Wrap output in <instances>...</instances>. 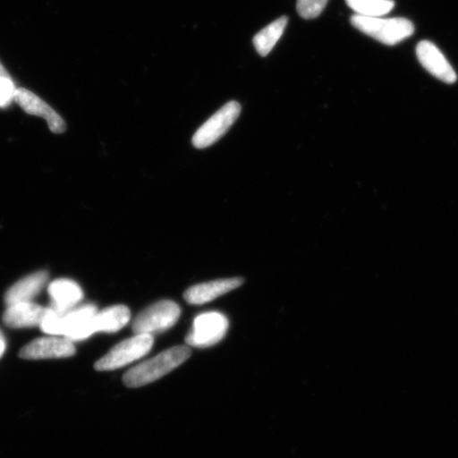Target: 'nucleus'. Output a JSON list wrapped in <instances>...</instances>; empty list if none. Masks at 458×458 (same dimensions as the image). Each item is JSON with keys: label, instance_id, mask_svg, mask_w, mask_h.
<instances>
[{"label": "nucleus", "instance_id": "nucleus-1", "mask_svg": "<svg viewBox=\"0 0 458 458\" xmlns=\"http://www.w3.org/2000/svg\"><path fill=\"white\" fill-rule=\"evenodd\" d=\"M191 348L187 346H175L167 349V351L157 354V357L131 369L123 377L124 385L128 387L150 385L179 368L191 357Z\"/></svg>", "mask_w": 458, "mask_h": 458}, {"label": "nucleus", "instance_id": "nucleus-2", "mask_svg": "<svg viewBox=\"0 0 458 458\" xmlns=\"http://www.w3.org/2000/svg\"><path fill=\"white\" fill-rule=\"evenodd\" d=\"M352 24L358 30L382 44L393 46L413 36V22L406 19H382V17H368L353 15Z\"/></svg>", "mask_w": 458, "mask_h": 458}, {"label": "nucleus", "instance_id": "nucleus-3", "mask_svg": "<svg viewBox=\"0 0 458 458\" xmlns=\"http://www.w3.org/2000/svg\"><path fill=\"white\" fill-rule=\"evenodd\" d=\"M153 343V336L150 335H135L131 339L117 344L96 363L95 369L99 371L122 369L145 357L150 352Z\"/></svg>", "mask_w": 458, "mask_h": 458}, {"label": "nucleus", "instance_id": "nucleus-4", "mask_svg": "<svg viewBox=\"0 0 458 458\" xmlns=\"http://www.w3.org/2000/svg\"><path fill=\"white\" fill-rule=\"evenodd\" d=\"M181 317V308L172 301H160L141 311L134 320L135 335L159 334L174 327Z\"/></svg>", "mask_w": 458, "mask_h": 458}, {"label": "nucleus", "instance_id": "nucleus-5", "mask_svg": "<svg viewBox=\"0 0 458 458\" xmlns=\"http://www.w3.org/2000/svg\"><path fill=\"white\" fill-rule=\"evenodd\" d=\"M240 114H242V106L238 102L226 103L196 131L192 139V145L198 148L213 146L233 127Z\"/></svg>", "mask_w": 458, "mask_h": 458}, {"label": "nucleus", "instance_id": "nucleus-6", "mask_svg": "<svg viewBox=\"0 0 458 458\" xmlns=\"http://www.w3.org/2000/svg\"><path fill=\"white\" fill-rule=\"evenodd\" d=\"M228 326V319L222 313L199 314L194 319L192 328L186 336V343L189 346L199 348L214 346L225 339Z\"/></svg>", "mask_w": 458, "mask_h": 458}, {"label": "nucleus", "instance_id": "nucleus-7", "mask_svg": "<svg viewBox=\"0 0 458 458\" xmlns=\"http://www.w3.org/2000/svg\"><path fill=\"white\" fill-rule=\"evenodd\" d=\"M76 347L67 337H42L28 344L21 349L20 356L27 360L60 359L73 356Z\"/></svg>", "mask_w": 458, "mask_h": 458}, {"label": "nucleus", "instance_id": "nucleus-8", "mask_svg": "<svg viewBox=\"0 0 458 458\" xmlns=\"http://www.w3.org/2000/svg\"><path fill=\"white\" fill-rule=\"evenodd\" d=\"M14 101L27 114L44 118L53 133L61 134L66 131V123L60 114L32 91L21 88L16 89Z\"/></svg>", "mask_w": 458, "mask_h": 458}, {"label": "nucleus", "instance_id": "nucleus-9", "mask_svg": "<svg viewBox=\"0 0 458 458\" xmlns=\"http://www.w3.org/2000/svg\"><path fill=\"white\" fill-rule=\"evenodd\" d=\"M416 54L420 64L433 74L435 78L445 83H455L457 80L454 67L442 54L437 45L428 41H422L417 46Z\"/></svg>", "mask_w": 458, "mask_h": 458}, {"label": "nucleus", "instance_id": "nucleus-10", "mask_svg": "<svg viewBox=\"0 0 458 458\" xmlns=\"http://www.w3.org/2000/svg\"><path fill=\"white\" fill-rule=\"evenodd\" d=\"M244 284L240 277L217 279L215 282L204 283L191 286L184 294L185 301L191 305H204L222 295L239 288Z\"/></svg>", "mask_w": 458, "mask_h": 458}, {"label": "nucleus", "instance_id": "nucleus-11", "mask_svg": "<svg viewBox=\"0 0 458 458\" xmlns=\"http://www.w3.org/2000/svg\"><path fill=\"white\" fill-rule=\"evenodd\" d=\"M48 292L53 299L50 308L61 317L72 310L83 299L81 288L71 279L55 280L49 284Z\"/></svg>", "mask_w": 458, "mask_h": 458}, {"label": "nucleus", "instance_id": "nucleus-12", "mask_svg": "<svg viewBox=\"0 0 458 458\" xmlns=\"http://www.w3.org/2000/svg\"><path fill=\"white\" fill-rule=\"evenodd\" d=\"M47 308L32 301L8 306L4 313V323L10 328H28L41 326Z\"/></svg>", "mask_w": 458, "mask_h": 458}, {"label": "nucleus", "instance_id": "nucleus-13", "mask_svg": "<svg viewBox=\"0 0 458 458\" xmlns=\"http://www.w3.org/2000/svg\"><path fill=\"white\" fill-rule=\"evenodd\" d=\"M131 318V312L128 307L123 305L113 306L97 312L88 325L89 337L96 332H117L128 325Z\"/></svg>", "mask_w": 458, "mask_h": 458}, {"label": "nucleus", "instance_id": "nucleus-14", "mask_svg": "<svg viewBox=\"0 0 458 458\" xmlns=\"http://www.w3.org/2000/svg\"><path fill=\"white\" fill-rule=\"evenodd\" d=\"M48 280V273L45 271L29 275L11 286L4 296L5 305L31 301L42 291Z\"/></svg>", "mask_w": 458, "mask_h": 458}, {"label": "nucleus", "instance_id": "nucleus-15", "mask_svg": "<svg viewBox=\"0 0 458 458\" xmlns=\"http://www.w3.org/2000/svg\"><path fill=\"white\" fill-rule=\"evenodd\" d=\"M97 312H98V309L91 303L74 307L72 310L61 317L60 335L70 340L93 318Z\"/></svg>", "mask_w": 458, "mask_h": 458}, {"label": "nucleus", "instance_id": "nucleus-16", "mask_svg": "<svg viewBox=\"0 0 458 458\" xmlns=\"http://www.w3.org/2000/svg\"><path fill=\"white\" fill-rule=\"evenodd\" d=\"M286 24H288V17L283 16L256 34L254 46L258 54L261 56H267L271 53L275 45L283 37Z\"/></svg>", "mask_w": 458, "mask_h": 458}, {"label": "nucleus", "instance_id": "nucleus-17", "mask_svg": "<svg viewBox=\"0 0 458 458\" xmlns=\"http://www.w3.org/2000/svg\"><path fill=\"white\" fill-rule=\"evenodd\" d=\"M346 4L357 15L368 17H381L386 15L394 8L393 0H346Z\"/></svg>", "mask_w": 458, "mask_h": 458}, {"label": "nucleus", "instance_id": "nucleus-18", "mask_svg": "<svg viewBox=\"0 0 458 458\" xmlns=\"http://www.w3.org/2000/svg\"><path fill=\"white\" fill-rule=\"evenodd\" d=\"M329 0H297V11L305 20L317 19L327 5Z\"/></svg>", "mask_w": 458, "mask_h": 458}, {"label": "nucleus", "instance_id": "nucleus-19", "mask_svg": "<svg viewBox=\"0 0 458 458\" xmlns=\"http://www.w3.org/2000/svg\"><path fill=\"white\" fill-rule=\"evenodd\" d=\"M60 322L61 315L55 313L50 307L47 308L43 318V322L39 327L45 332V334L50 335H60Z\"/></svg>", "mask_w": 458, "mask_h": 458}, {"label": "nucleus", "instance_id": "nucleus-20", "mask_svg": "<svg viewBox=\"0 0 458 458\" xmlns=\"http://www.w3.org/2000/svg\"><path fill=\"white\" fill-rule=\"evenodd\" d=\"M15 89L13 79H0V107H7L14 101Z\"/></svg>", "mask_w": 458, "mask_h": 458}, {"label": "nucleus", "instance_id": "nucleus-21", "mask_svg": "<svg viewBox=\"0 0 458 458\" xmlns=\"http://www.w3.org/2000/svg\"><path fill=\"white\" fill-rule=\"evenodd\" d=\"M4 78H11L10 74L7 71H5V68L3 66L2 63H0V79Z\"/></svg>", "mask_w": 458, "mask_h": 458}, {"label": "nucleus", "instance_id": "nucleus-22", "mask_svg": "<svg viewBox=\"0 0 458 458\" xmlns=\"http://www.w3.org/2000/svg\"><path fill=\"white\" fill-rule=\"evenodd\" d=\"M5 351V342L4 340H0V359H2L3 354Z\"/></svg>", "mask_w": 458, "mask_h": 458}, {"label": "nucleus", "instance_id": "nucleus-23", "mask_svg": "<svg viewBox=\"0 0 458 458\" xmlns=\"http://www.w3.org/2000/svg\"><path fill=\"white\" fill-rule=\"evenodd\" d=\"M0 340H4V335H3V334H2V331H0Z\"/></svg>", "mask_w": 458, "mask_h": 458}]
</instances>
